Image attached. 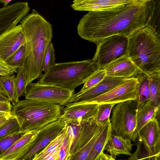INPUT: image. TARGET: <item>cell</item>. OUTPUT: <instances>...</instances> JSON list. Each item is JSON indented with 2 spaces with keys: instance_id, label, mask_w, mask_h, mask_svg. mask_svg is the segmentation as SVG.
<instances>
[{
  "instance_id": "cell-1",
  "label": "cell",
  "mask_w": 160,
  "mask_h": 160,
  "mask_svg": "<svg viewBox=\"0 0 160 160\" xmlns=\"http://www.w3.org/2000/svg\"><path fill=\"white\" fill-rule=\"evenodd\" d=\"M155 0H144L107 11H89L77 26L82 38L96 44L111 36L129 37L147 26H152L156 12Z\"/></svg>"
},
{
  "instance_id": "cell-2",
  "label": "cell",
  "mask_w": 160,
  "mask_h": 160,
  "mask_svg": "<svg viewBox=\"0 0 160 160\" xmlns=\"http://www.w3.org/2000/svg\"><path fill=\"white\" fill-rule=\"evenodd\" d=\"M25 39V58L23 65L27 85L42 75L43 61L52 38V25L35 9L20 22Z\"/></svg>"
},
{
  "instance_id": "cell-3",
  "label": "cell",
  "mask_w": 160,
  "mask_h": 160,
  "mask_svg": "<svg viewBox=\"0 0 160 160\" xmlns=\"http://www.w3.org/2000/svg\"><path fill=\"white\" fill-rule=\"evenodd\" d=\"M127 55L141 72H160L159 34L149 25L138 30L128 37Z\"/></svg>"
},
{
  "instance_id": "cell-4",
  "label": "cell",
  "mask_w": 160,
  "mask_h": 160,
  "mask_svg": "<svg viewBox=\"0 0 160 160\" xmlns=\"http://www.w3.org/2000/svg\"><path fill=\"white\" fill-rule=\"evenodd\" d=\"M63 108L59 105L34 100L19 101L12 106L11 113L17 119L20 131H37L58 120Z\"/></svg>"
},
{
  "instance_id": "cell-5",
  "label": "cell",
  "mask_w": 160,
  "mask_h": 160,
  "mask_svg": "<svg viewBox=\"0 0 160 160\" xmlns=\"http://www.w3.org/2000/svg\"><path fill=\"white\" fill-rule=\"evenodd\" d=\"M98 69L92 59L55 63L42 74L37 82L74 90Z\"/></svg>"
},
{
  "instance_id": "cell-6",
  "label": "cell",
  "mask_w": 160,
  "mask_h": 160,
  "mask_svg": "<svg viewBox=\"0 0 160 160\" xmlns=\"http://www.w3.org/2000/svg\"><path fill=\"white\" fill-rule=\"evenodd\" d=\"M138 103L137 99L120 102L115 105L110 119L112 134L133 142L137 141L136 111Z\"/></svg>"
},
{
  "instance_id": "cell-7",
  "label": "cell",
  "mask_w": 160,
  "mask_h": 160,
  "mask_svg": "<svg viewBox=\"0 0 160 160\" xmlns=\"http://www.w3.org/2000/svg\"><path fill=\"white\" fill-rule=\"evenodd\" d=\"M128 43V37L122 35L108 37L98 42L92 59L98 69H103L113 61L127 56Z\"/></svg>"
},
{
  "instance_id": "cell-8",
  "label": "cell",
  "mask_w": 160,
  "mask_h": 160,
  "mask_svg": "<svg viewBox=\"0 0 160 160\" xmlns=\"http://www.w3.org/2000/svg\"><path fill=\"white\" fill-rule=\"evenodd\" d=\"M74 92L57 86L32 82L27 86L25 96L26 99L63 106L68 103Z\"/></svg>"
},
{
  "instance_id": "cell-9",
  "label": "cell",
  "mask_w": 160,
  "mask_h": 160,
  "mask_svg": "<svg viewBox=\"0 0 160 160\" xmlns=\"http://www.w3.org/2000/svg\"><path fill=\"white\" fill-rule=\"evenodd\" d=\"M139 82L133 76L128 78L120 85L98 96L82 102H72L74 104L84 103H118L137 98Z\"/></svg>"
},
{
  "instance_id": "cell-10",
  "label": "cell",
  "mask_w": 160,
  "mask_h": 160,
  "mask_svg": "<svg viewBox=\"0 0 160 160\" xmlns=\"http://www.w3.org/2000/svg\"><path fill=\"white\" fill-rule=\"evenodd\" d=\"M137 140L145 153L147 160H160V129L156 118L141 129Z\"/></svg>"
},
{
  "instance_id": "cell-11",
  "label": "cell",
  "mask_w": 160,
  "mask_h": 160,
  "mask_svg": "<svg viewBox=\"0 0 160 160\" xmlns=\"http://www.w3.org/2000/svg\"><path fill=\"white\" fill-rule=\"evenodd\" d=\"M66 125L65 122L59 119L39 130L31 148L20 160H31L36 154L62 132Z\"/></svg>"
},
{
  "instance_id": "cell-12",
  "label": "cell",
  "mask_w": 160,
  "mask_h": 160,
  "mask_svg": "<svg viewBox=\"0 0 160 160\" xmlns=\"http://www.w3.org/2000/svg\"><path fill=\"white\" fill-rule=\"evenodd\" d=\"M98 104L68 103L63 108L59 119L67 124H80L94 118L97 111Z\"/></svg>"
},
{
  "instance_id": "cell-13",
  "label": "cell",
  "mask_w": 160,
  "mask_h": 160,
  "mask_svg": "<svg viewBox=\"0 0 160 160\" xmlns=\"http://www.w3.org/2000/svg\"><path fill=\"white\" fill-rule=\"evenodd\" d=\"M30 10L27 2H18L0 8V37L16 27Z\"/></svg>"
},
{
  "instance_id": "cell-14",
  "label": "cell",
  "mask_w": 160,
  "mask_h": 160,
  "mask_svg": "<svg viewBox=\"0 0 160 160\" xmlns=\"http://www.w3.org/2000/svg\"><path fill=\"white\" fill-rule=\"evenodd\" d=\"M25 43L24 33L20 24L0 37V60L6 62Z\"/></svg>"
},
{
  "instance_id": "cell-15",
  "label": "cell",
  "mask_w": 160,
  "mask_h": 160,
  "mask_svg": "<svg viewBox=\"0 0 160 160\" xmlns=\"http://www.w3.org/2000/svg\"><path fill=\"white\" fill-rule=\"evenodd\" d=\"M144 0H74L71 6L76 11L97 12L116 9Z\"/></svg>"
},
{
  "instance_id": "cell-16",
  "label": "cell",
  "mask_w": 160,
  "mask_h": 160,
  "mask_svg": "<svg viewBox=\"0 0 160 160\" xmlns=\"http://www.w3.org/2000/svg\"><path fill=\"white\" fill-rule=\"evenodd\" d=\"M127 79L106 75L100 82L93 87L80 93H74L68 103L81 102L98 96L120 85Z\"/></svg>"
},
{
  "instance_id": "cell-17",
  "label": "cell",
  "mask_w": 160,
  "mask_h": 160,
  "mask_svg": "<svg viewBox=\"0 0 160 160\" xmlns=\"http://www.w3.org/2000/svg\"><path fill=\"white\" fill-rule=\"evenodd\" d=\"M38 131L25 133L9 148L0 155V160H20L31 148Z\"/></svg>"
},
{
  "instance_id": "cell-18",
  "label": "cell",
  "mask_w": 160,
  "mask_h": 160,
  "mask_svg": "<svg viewBox=\"0 0 160 160\" xmlns=\"http://www.w3.org/2000/svg\"><path fill=\"white\" fill-rule=\"evenodd\" d=\"M103 69L106 76L126 78L135 77L140 71L128 55L113 61Z\"/></svg>"
},
{
  "instance_id": "cell-19",
  "label": "cell",
  "mask_w": 160,
  "mask_h": 160,
  "mask_svg": "<svg viewBox=\"0 0 160 160\" xmlns=\"http://www.w3.org/2000/svg\"><path fill=\"white\" fill-rule=\"evenodd\" d=\"M102 127L98 125L94 118L82 122L79 132L74 138L71 147L70 158L76 152L87 143L98 132L101 130Z\"/></svg>"
},
{
  "instance_id": "cell-20",
  "label": "cell",
  "mask_w": 160,
  "mask_h": 160,
  "mask_svg": "<svg viewBox=\"0 0 160 160\" xmlns=\"http://www.w3.org/2000/svg\"><path fill=\"white\" fill-rule=\"evenodd\" d=\"M133 144L131 141L120 136L111 133L104 148L106 150L114 159L120 154L130 156Z\"/></svg>"
},
{
  "instance_id": "cell-21",
  "label": "cell",
  "mask_w": 160,
  "mask_h": 160,
  "mask_svg": "<svg viewBox=\"0 0 160 160\" xmlns=\"http://www.w3.org/2000/svg\"><path fill=\"white\" fill-rule=\"evenodd\" d=\"M160 107H157L150 100L138 103L136 111V132L138 135L141 129L149 121L156 118L160 112Z\"/></svg>"
},
{
  "instance_id": "cell-22",
  "label": "cell",
  "mask_w": 160,
  "mask_h": 160,
  "mask_svg": "<svg viewBox=\"0 0 160 160\" xmlns=\"http://www.w3.org/2000/svg\"><path fill=\"white\" fill-rule=\"evenodd\" d=\"M112 133L111 123L103 127L100 134L94 143L86 160H97L104 151V148Z\"/></svg>"
},
{
  "instance_id": "cell-23",
  "label": "cell",
  "mask_w": 160,
  "mask_h": 160,
  "mask_svg": "<svg viewBox=\"0 0 160 160\" xmlns=\"http://www.w3.org/2000/svg\"><path fill=\"white\" fill-rule=\"evenodd\" d=\"M0 85L12 105L19 100L17 96L14 74L0 76Z\"/></svg>"
},
{
  "instance_id": "cell-24",
  "label": "cell",
  "mask_w": 160,
  "mask_h": 160,
  "mask_svg": "<svg viewBox=\"0 0 160 160\" xmlns=\"http://www.w3.org/2000/svg\"><path fill=\"white\" fill-rule=\"evenodd\" d=\"M149 93V100L157 107H160V72L148 75Z\"/></svg>"
},
{
  "instance_id": "cell-25",
  "label": "cell",
  "mask_w": 160,
  "mask_h": 160,
  "mask_svg": "<svg viewBox=\"0 0 160 160\" xmlns=\"http://www.w3.org/2000/svg\"><path fill=\"white\" fill-rule=\"evenodd\" d=\"M98 104L97 111L94 119L98 125L104 127L110 123L111 112L116 104L106 103Z\"/></svg>"
},
{
  "instance_id": "cell-26",
  "label": "cell",
  "mask_w": 160,
  "mask_h": 160,
  "mask_svg": "<svg viewBox=\"0 0 160 160\" xmlns=\"http://www.w3.org/2000/svg\"><path fill=\"white\" fill-rule=\"evenodd\" d=\"M65 133L66 127L62 132L44 148L42 150L36 154L31 160H44L46 156L60 147Z\"/></svg>"
},
{
  "instance_id": "cell-27",
  "label": "cell",
  "mask_w": 160,
  "mask_h": 160,
  "mask_svg": "<svg viewBox=\"0 0 160 160\" xmlns=\"http://www.w3.org/2000/svg\"><path fill=\"white\" fill-rule=\"evenodd\" d=\"M138 80L137 99L138 103L146 102L149 100V88L148 75L141 71L135 76Z\"/></svg>"
},
{
  "instance_id": "cell-28",
  "label": "cell",
  "mask_w": 160,
  "mask_h": 160,
  "mask_svg": "<svg viewBox=\"0 0 160 160\" xmlns=\"http://www.w3.org/2000/svg\"><path fill=\"white\" fill-rule=\"evenodd\" d=\"M102 130L98 132L87 143L72 155L70 160H86Z\"/></svg>"
},
{
  "instance_id": "cell-29",
  "label": "cell",
  "mask_w": 160,
  "mask_h": 160,
  "mask_svg": "<svg viewBox=\"0 0 160 160\" xmlns=\"http://www.w3.org/2000/svg\"><path fill=\"white\" fill-rule=\"evenodd\" d=\"M106 75L104 69H98L88 78L84 83L82 89L78 93H80L97 84L100 82Z\"/></svg>"
},
{
  "instance_id": "cell-30",
  "label": "cell",
  "mask_w": 160,
  "mask_h": 160,
  "mask_svg": "<svg viewBox=\"0 0 160 160\" xmlns=\"http://www.w3.org/2000/svg\"><path fill=\"white\" fill-rule=\"evenodd\" d=\"M71 145L70 136L67 130L66 127V133L60 147L58 160H70V151Z\"/></svg>"
},
{
  "instance_id": "cell-31",
  "label": "cell",
  "mask_w": 160,
  "mask_h": 160,
  "mask_svg": "<svg viewBox=\"0 0 160 160\" xmlns=\"http://www.w3.org/2000/svg\"><path fill=\"white\" fill-rule=\"evenodd\" d=\"M22 46L6 61L10 66L18 68L22 67L25 58V45Z\"/></svg>"
},
{
  "instance_id": "cell-32",
  "label": "cell",
  "mask_w": 160,
  "mask_h": 160,
  "mask_svg": "<svg viewBox=\"0 0 160 160\" xmlns=\"http://www.w3.org/2000/svg\"><path fill=\"white\" fill-rule=\"evenodd\" d=\"M25 133L19 131L7 136L0 139V155L9 148Z\"/></svg>"
},
{
  "instance_id": "cell-33",
  "label": "cell",
  "mask_w": 160,
  "mask_h": 160,
  "mask_svg": "<svg viewBox=\"0 0 160 160\" xmlns=\"http://www.w3.org/2000/svg\"><path fill=\"white\" fill-rule=\"evenodd\" d=\"M15 77L16 92L18 98L25 96L27 91V85L23 73V65L17 69Z\"/></svg>"
},
{
  "instance_id": "cell-34",
  "label": "cell",
  "mask_w": 160,
  "mask_h": 160,
  "mask_svg": "<svg viewBox=\"0 0 160 160\" xmlns=\"http://www.w3.org/2000/svg\"><path fill=\"white\" fill-rule=\"evenodd\" d=\"M19 131V125L17 119L14 116L0 128V139Z\"/></svg>"
},
{
  "instance_id": "cell-35",
  "label": "cell",
  "mask_w": 160,
  "mask_h": 160,
  "mask_svg": "<svg viewBox=\"0 0 160 160\" xmlns=\"http://www.w3.org/2000/svg\"><path fill=\"white\" fill-rule=\"evenodd\" d=\"M55 50L52 43L51 42L47 48L43 61L42 71L46 72L55 63Z\"/></svg>"
},
{
  "instance_id": "cell-36",
  "label": "cell",
  "mask_w": 160,
  "mask_h": 160,
  "mask_svg": "<svg viewBox=\"0 0 160 160\" xmlns=\"http://www.w3.org/2000/svg\"><path fill=\"white\" fill-rule=\"evenodd\" d=\"M17 68L12 67L0 60V76L10 75L16 73Z\"/></svg>"
},
{
  "instance_id": "cell-37",
  "label": "cell",
  "mask_w": 160,
  "mask_h": 160,
  "mask_svg": "<svg viewBox=\"0 0 160 160\" xmlns=\"http://www.w3.org/2000/svg\"><path fill=\"white\" fill-rule=\"evenodd\" d=\"M10 102H0V112L11 113L12 105Z\"/></svg>"
},
{
  "instance_id": "cell-38",
  "label": "cell",
  "mask_w": 160,
  "mask_h": 160,
  "mask_svg": "<svg viewBox=\"0 0 160 160\" xmlns=\"http://www.w3.org/2000/svg\"><path fill=\"white\" fill-rule=\"evenodd\" d=\"M60 148H58L53 152L46 156L44 160H58Z\"/></svg>"
},
{
  "instance_id": "cell-39",
  "label": "cell",
  "mask_w": 160,
  "mask_h": 160,
  "mask_svg": "<svg viewBox=\"0 0 160 160\" xmlns=\"http://www.w3.org/2000/svg\"><path fill=\"white\" fill-rule=\"evenodd\" d=\"M14 117L11 113L0 118V128Z\"/></svg>"
},
{
  "instance_id": "cell-40",
  "label": "cell",
  "mask_w": 160,
  "mask_h": 160,
  "mask_svg": "<svg viewBox=\"0 0 160 160\" xmlns=\"http://www.w3.org/2000/svg\"><path fill=\"white\" fill-rule=\"evenodd\" d=\"M115 160L111 155L102 152L98 157L97 160Z\"/></svg>"
},
{
  "instance_id": "cell-41",
  "label": "cell",
  "mask_w": 160,
  "mask_h": 160,
  "mask_svg": "<svg viewBox=\"0 0 160 160\" xmlns=\"http://www.w3.org/2000/svg\"><path fill=\"white\" fill-rule=\"evenodd\" d=\"M0 102H10L2 89H0Z\"/></svg>"
},
{
  "instance_id": "cell-42",
  "label": "cell",
  "mask_w": 160,
  "mask_h": 160,
  "mask_svg": "<svg viewBox=\"0 0 160 160\" xmlns=\"http://www.w3.org/2000/svg\"><path fill=\"white\" fill-rule=\"evenodd\" d=\"M12 0H0L1 3H2L3 6L5 7L7 6L8 4Z\"/></svg>"
},
{
  "instance_id": "cell-43",
  "label": "cell",
  "mask_w": 160,
  "mask_h": 160,
  "mask_svg": "<svg viewBox=\"0 0 160 160\" xmlns=\"http://www.w3.org/2000/svg\"><path fill=\"white\" fill-rule=\"evenodd\" d=\"M11 113H8L0 112V118H1L11 114Z\"/></svg>"
},
{
  "instance_id": "cell-44",
  "label": "cell",
  "mask_w": 160,
  "mask_h": 160,
  "mask_svg": "<svg viewBox=\"0 0 160 160\" xmlns=\"http://www.w3.org/2000/svg\"><path fill=\"white\" fill-rule=\"evenodd\" d=\"M159 0V2H160V0ZM159 10H160V9H159ZM159 13L157 14L156 18L157 17V15H158V14L159 13ZM156 19H155V20H156Z\"/></svg>"
},
{
  "instance_id": "cell-45",
  "label": "cell",
  "mask_w": 160,
  "mask_h": 160,
  "mask_svg": "<svg viewBox=\"0 0 160 160\" xmlns=\"http://www.w3.org/2000/svg\"></svg>"
}]
</instances>
